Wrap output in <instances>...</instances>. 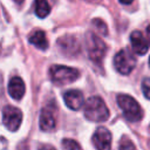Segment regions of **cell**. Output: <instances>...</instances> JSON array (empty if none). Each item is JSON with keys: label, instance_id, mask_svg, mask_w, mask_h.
<instances>
[{"label": "cell", "instance_id": "18", "mask_svg": "<svg viewBox=\"0 0 150 150\" xmlns=\"http://www.w3.org/2000/svg\"><path fill=\"white\" fill-rule=\"evenodd\" d=\"M39 150H56L54 146H52V145H43V146H41Z\"/></svg>", "mask_w": 150, "mask_h": 150}, {"label": "cell", "instance_id": "12", "mask_svg": "<svg viewBox=\"0 0 150 150\" xmlns=\"http://www.w3.org/2000/svg\"><path fill=\"white\" fill-rule=\"evenodd\" d=\"M28 41L38 49L46 50L48 48V40H47L46 33L43 30H35L33 34L29 35Z\"/></svg>", "mask_w": 150, "mask_h": 150}, {"label": "cell", "instance_id": "16", "mask_svg": "<svg viewBox=\"0 0 150 150\" xmlns=\"http://www.w3.org/2000/svg\"><path fill=\"white\" fill-rule=\"evenodd\" d=\"M141 87H142V91H143L144 96H145L148 100H150V77L143 79Z\"/></svg>", "mask_w": 150, "mask_h": 150}, {"label": "cell", "instance_id": "13", "mask_svg": "<svg viewBox=\"0 0 150 150\" xmlns=\"http://www.w3.org/2000/svg\"><path fill=\"white\" fill-rule=\"evenodd\" d=\"M34 9H35V14L39 18L43 19L49 14L50 6H49L47 0H35L34 1Z\"/></svg>", "mask_w": 150, "mask_h": 150}, {"label": "cell", "instance_id": "4", "mask_svg": "<svg viewBox=\"0 0 150 150\" xmlns=\"http://www.w3.org/2000/svg\"><path fill=\"white\" fill-rule=\"evenodd\" d=\"M86 47L90 60H93L94 62L101 61L107 52V46L102 41V39L91 32L87 33L86 35Z\"/></svg>", "mask_w": 150, "mask_h": 150}, {"label": "cell", "instance_id": "11", "mask_svg": "<svg viewBox=\"0 0 150 150\" xmlns=\"http://www.w3.org/2000/svg\"><path fill=\"white\" fill-rule=\"evenodd\" d=\"M55 128V115L50 107L42 109L40 115V129L43 131H50Z\"/></svg>", "mask_w": 150, "mask_h": 150}, {"label": "cell", "instance_id": "20", "mask_svg": "<svg viewBox=\"0 0 150 150\" xmlns=\"http://www.w3.org/2000/svg\"><path fill=\"white\" fill-rule=\"evenodd\" d=\"M146 35H148V38H149V40H150V25H149L148 28H146Z\"/></svg>", "mask_w": 150, "mask_h": 150}, {"label": "cell", "instance_id": "17", "mask_svg": "<svg viewBox=\"0 0 150 150\" xmlns=\"http://www.w3.org/2000/svg\"><path fill=\"white\" fill-rule=\"evenodd\" d=\"M93 23L97 27V29H100V32H101L102 34H107V26H105V23H104L102 20L96 19V20L93 21Z\"/></svg>", "mask_w": 150, "mask_h": 150}, {"label": "cell", "instance_id": "7", "mask_svg": "<svg viewBox=\"0 0 150 150\" xmlns=\"http://www.w3.org/2000/svg\"><path fill=\"white\" fill-rule=\"evenodd\" d=\"M91 142L96 150H111V132L104 127H98L91 137Z\"/></svg>", "mask_w": 150, "mask_h": 150}, {"label": "cell", "instance_id": "3", "mask_svg": "<svg viewBox=\"0 0 150 150\" xmlns=\"http://www.w3.org/2000/svg\"><path fill=\"white\" fill-rule=\"evenodd\" d=\"M49 75L52 81L57 86H64L76 81L80 77V71L76 68L54 64L49 69Z\"/></svg>", "mask_w": 150, "mask_h": 150}, {"label": "cell", "instance_id": "22", "mask_svg": "<svg viewBox=\"0 0 150 150\" xmlns=\"http://www.w3.org/2000/svg\"><path fill=\"white\" fill-rule=\"evenodd\" d=\"M149 67H150V57H149Z\"/></svg>", "mask_w": 150, "mask_h": 150}, {"label": "cell", "instance_id": "10", "mask_svg": "<svg viewBox=\"0 0 150 150\" xmlns=\"http://www.w3.org/2000/svg\"><path fill=\"white\" fill-rule=\"evenodd\" d=\"M25 90H26V87H25V83L21 77L14 76L11 79V81L8 83V94L11 95L12 98L21 100L22 96L25 95Z\"/></svg>", "mask_w": 150, "mask_h": 150}, {"label": "cell", "instance_id": "5", "mask_svg": "<svg viewBox=\"0 0 150 150\" xmlns=\"http://www.w3.org/2000/svg\"><path fill=\"white\" fill-rule=\"evenodd\" d=\"M114 66L120 74L128 75L135 68L136 59L128 49H121L114 56Z\"/></svg>", "mask_w": 150, "mask_h": 150}, {"label": "cell", "instance_id": "8", "mask_svg": "<svg viewBox=\"0 0 150 150\" xmlns=\"http://www.w3.org/2000/svg\"><path fill=\"white\" fill-rule=\"evenodd\" d=\"M63 100H64L66 105L70 108L71 110H79L84 104L83 94L77 89H71V90L66 91L63 95Z\"/></svg>", "mask_w": 150, "mask_h": 150}, {"label": "cell", "instance_id": "2", "mask_svg": "<svg viewBox=\"0 0 150 150\" xmlns=\"http://www.w3.org/2000/svg\"><path fill=\"white\" fill-rule=\"evenodd\" d=\"M117 104L121 108L124 117L130 122H136L142 120L143 117V110L139 105V103L130 95L120 94L117 96Z\"/></svg>", "mask_w": 150, "mask_h": 150}, {"label": "cell", "instance_id": "21", "mask_svg": "<svg viewBox=\"0 0 150 150\" xmlns=\"http://www.w3.org/2000/svg\"><path fill=\"white\" fill-rule=\"evenodd\" d=\"M14 1H15V2H18V4H21L23 0H14Z\"/></svg>", "mask_w": 150, "mask_h": 150}, {"label": "cell", "instance_id": "15", "mask_svg": "<svg viewBox=\"0 0 150 150\" xmlns=\"http://www.w3.org/2000/svg\"><path fill=\"white\" fill-rule=\"evenodd\" d=\"M62 148L63 150H82L80 144L76 141L70 139V138H64L62 141Z\"/></svg>", "mask_w": 150, "mask_h": 150}, {"label": "cell", "instance_id": "6", "mask_svg": "<svg viewBox=\"0 0 150 150\" xmlns=\"http://www.w3.org/2000/svg\"><path fill=\"white\" fill-rule=\"evenodd\" d=\"M2 122L9 131H16L22 122L21 110L13 105H6L2 110Z\"/></svg>", "mask_w": 150, "mask_h": 150}, {"label": "cell", "instance_id": "14", "mask_svg": "<svg viewBox=\"0 0 150 150\" xmlns=\"http://www.w3.org/2000/svg\"><path fill=\"white\" fill-rule=\"evenodd\" d=\"M118 150H136V146H135V144L132 143V141L129 137L123 136L121 138V141H120Z\"/></svg>", "mask_w": 150, "mask_h": 150}, {"label": "cell", "instance_id": "19", "mask_svg": "<svg viewBox=\"0 0 150 150\" xmlns=\"http://www.w3.org/2000/svg\"><path fill=\"white\" fill-rule=\"evenodd\" d=\"M122 5H129V4H131L134 0H118Z\"/></svg>", "mask_w": 150, "mask_h": 150}, {"label": "cell", "instance_id": "1", "mask_svg": "<svg viewBox=\"0 0 150 150\" xmlns=\"http://www.w3.org/2000/svg\"><path fill=\"white\" fill-rule=\"evenodd\" d=\"M84 116L91 122H104L109 118V110L100 96L89 97L83 107Z\"/></svg>", "mask_w": 150, "mask_h": 150}, {"label": "cell", "instance_id": "9", "mask_svg": "<svg viewBox=\"0 0 150 150\" xmlns=\"http://www.w3.org/2000/svg\"><path fill=\"white\" fill-rule=\"evenodd\" d=\"M130 43L132 50L138 55H144L149 49V43L139 30H135L130 34Z\"/></svg>", "mask_w": 150, "mask_h": 150}]
</instances>
